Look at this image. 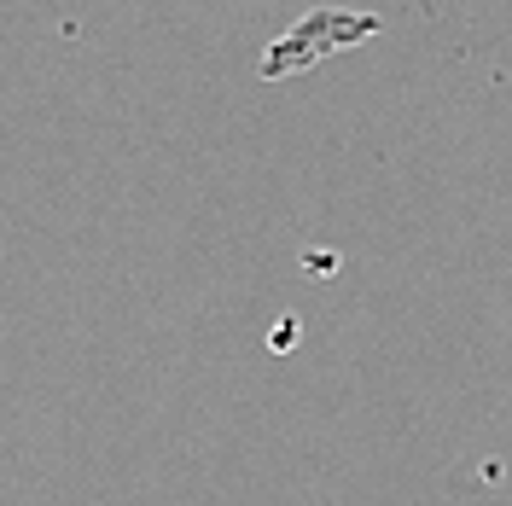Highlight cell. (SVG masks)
Wrapping results in <instances>:
<instances>
[]
</instances>
